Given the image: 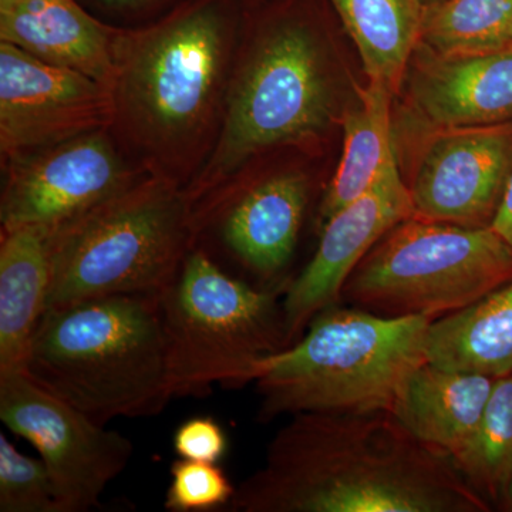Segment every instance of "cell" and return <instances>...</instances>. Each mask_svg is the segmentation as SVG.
<instances>
[{
  "label": "cell",
  "instance_id": "4dcf8cb0",
  "mask_svg": "<svg viewBox=\"0 0 512 512\" xmlns=\"http://www.w3.org/2000/svg\"><path fill=\"white\" fill-rule=\"evenodd\" d=\"M424 5H430V3L439 2V0H423Z\"/></svg>",
  "mask_w": 512,
  "mask_h": 512
},
{
  "label": "cell",
  "instance_id": "9c48e42d",
  "mask_svg": "<svg viewBox=\"0 0 512 512\" xmlns=\"http://www.w3.org/2000/svg\"><path fill=\"white\" fill-rule=\"evenodd\" d=\"M0 420L39 451L59 512L99 507L107 485L133 457L130 439L47 392L22 370L0 373Z\"/></svg>",
  "mask_w": 512,
  "mask_h": 512
},
{
  "label": "cell",
  "instance_id": "d4e9b609",
  "mask_svg": "<svg viewBox=\"0 0 512 512\" xmlns=\"http://www.w3.org/2000/svg\"><path fill=\"white\" fill-rule=\"evenodd\" d=\"M171 483L165 494V510L210 512L228 507L237 488L217 463L178 458L170 468Z\"/></svg>",
  "mask_w": 512,
  "mask_h": 512
},
{
  "label": "cell",
  "instance_id": "9a60e30c",
  "mask_svg": "<svg viewBox=\"0 0 512 512\" xmlns=\"http://www.w3.org/2000/svg\"><path fill=\"white\" fill-rule=\"evenodd\" d=\"M402 93L406 113L400 123L407 131L511 121L512 49L450 56L420 42L407 66Z\"/></svg>",
  "mask_w": 512,
  "mask_h": 512
},
{
  "label": "cell",
  "instance_id": "44dd1931",
  "mask_svg": "<svg viewBox=\"0 0 512 512\" xmlns=\"http://www.w3.org/2000/svg\"><path fill=\"white\" fill-rule=\"evenodd\" d=\"M355 43L367 82L400 96L407 66L421 42L423 0H328Z\"/></svg>",
  "mask_w": 512,
  "mask_h": 512
},
{
  "label": "cell",
  "instance_id": "277c9868",
  "mask_svg": "<svg viewBox=\"0 0 512 512\" xmlns=\"http://www.w3.org/2000/svg\"><path fill=\"white\" fill-rule=\"evenodd\" d=\"M22 372L104 426L117 417L157 416L173 399L160 296L47 309Z\"/></svg>",
  "mask_w": 512,
  "mask_h": 512
},
{
  "label": "cell",
  "instance_id": "e0dca14e",
  "mask_svg": "<svg viewBox=\"0 0 512 512\" xmlns=\"http://www.w3.org/2000/svg\"><path fill=\"white\" fill-rule=\"evenodd\" d=\"M56 227L29 224L0 234V373L22 370L52 282Z\"/></svg>",
  "mask_w": 512,
  "mask_h": 512
},
{
  "label": "cell",
  "instance_id": "ba28073f",
  "mask_svg": "<svg viewBox=\"0 0 512 512\" xmlns=\"http://www.w3.org/2000/svg\"><path fill=\"white\" fill-rule=\"evenodd\" d=\"M512 279V248L493 228L407 218L349 276L342 299L387 316L443 318Z\"/></svg>",
  "mask_w": 512,
  "mask_h": 512
},
{
  "label": "cell",
  "instance_id": "6da1fadb",
  "mask_svg": "<svg viewBox=\"0 0 512 512\" xmlns=\"http://www.w3.org/2000/svg\"><path fill=\"white\" fill-rule=\"evenodd\" d=\"M234 512H487L446 454L392 412L292 414L265 464L235 491Z\"/></svg>",
  "mask_w": 512,
  "mask_h": 512
},
{
  "label": "cell",
  "instance_id": "cb8c5ba5",
  "mask_svg": "<svg viewBox=\"0 0 512 512\" xmlns=\"http://www.w3.org/2000/svg\"><path fill=\"white\" fill-rule=\"evenodd\" d=\"M0 511L59 512L42 458L25 456L0 433Z\"/></svg>",
  "mask_w": 512,
  "mask_h": 512
},
{
  "label": "cell",
  "instance_id": "8992f818",
  "mask_svg": "<svg viewBox=\"0 0 512 512\" xmlns=\"http://www.w3.org/2000/svg\"><path fill=\"white\" fill-rule=\"evenodd\" d=\"M194 247L190 195L147 175L55 228L47 309L114 295L160 296Z\"/></svg>",
  "mask_w": 512,
  "mask_h": 512
},
{
  "label": "cell",
  "instance_id": "2e32d148",
  "mask_svg": "<svg viewBox=\"0 0 512 512\" xmlns=\"http://www.w3.org/2000/svg\"><path fill=\"white\" fill-rule=\"evenodd\" d=\"M117 29L80 0H0V42L109 86Z\"/></svg>",
  "mask_w": 512,
  "mask_h": 512
},
{
  "label": "cell",
  "instance_id": "4fadbf2b",
  "mask_svg": "<svg viewBox=\"0 0 512 512\" xmlns=\"http://www.w3.org/2000/svg\"><path fill=\"white\" fill-rule=\"evenodd\" d=\"M109 84L0 42L2 161L113 123Z\"/></svg>",
  "mask_w": 512,
  "mask_h": 512
},
{
  "label": "cell",
  "instance_id": "7402d4cb",
  "mask_svg": "<svg viewBox=\"0 0 512 512\" xmlns=\"http://www.w3.org/2000/svg\"><path fill=\"white\" fill-rule=\"evenodd\" d=\"M512 0H439L426 5L421 43L441 55L511 49Z\"/></svg>",
  "mask_w": 512,
  "mask_h": 512
},
{
  "label": "cell",
  "instance_id": "d6986e66",
  "mask_svg": "<svg viewBox=\"0 0 512 512\" xmlns=\"http://www.w3.org/2000/svg\"><path fill=\"white\" fill-rule=\"evenodd\" d=\"M427 362L491 379L512 375V279L480 301L431 320Z\"/></svg>",
  "mask_w": 512,
  "mask_h": 512
},
{
  "label": "cell",
  "instance_id": "1f68e13d",
  "mask_svg": "<svg viewBox=\"0 0 512 512\" xmlns=\"http://www.w3.org/2000/svg\"><path fill=\"white\" fill-rule=\"evenodd\" d=\"M511 49H512V33H511Z\"/></svg>",
  "mask_w": 512,
  "mask_h": 512
},
{
  "label": "cell",
  "instance_id": "7c38bea8",
  "mask_svg": "<svg viewBox=\"0 0 512 512\" xmlns=\"http://www.w3.org/2000/svg\"><path fill=\"white\" fill-rule=\"evenodd\" d=\"M414 215L467 228L493 225L512 177V120L407 131Z\"/></svg>",
  "mask_w": 512,
  "mask_h": 512
},
{
  "label": "cell",
  "instance_id": "ffe728a7",
  "mask_svg": "<svg viewBox=\"0 0 512 512\" xmlns=\"http://www.w3.org/2000/svg\"><path fill=\"white\" fill-rule=\"evenodd\" d=\"M357 104L340 114L343 153L319 207L320 225L365 194L397 158L392 104L382 84L356 86Z\"/></svg>",
  "mask_w": 512,
  "mask_h": 512
},
{
  "label": "cell",
  "instance_id": "603a6c76",
  "mask_svg": "<svg viewBox=\"0 0 512 512\" xmlns=\"http://www.w3.org/2000/svg\"><path fill=\"white\" fill-rule=\"evenodd\" d=\"M451 460L488 503L505 505L512 483V375L494 380L476 431Z\"/></svg>",
  "mask_w": 512,
  "mask_h": 512
},
{
  "label": "cell",
  "instance_id": "5b68a950",
  "mask_svg": "<svg viewBox=\"0 0 512 512\" xmlns=\"http://www.w3.org/2000/svg\"><path fill=\"white\" fill-rule=\"evenodd\" d=\"M424 316L387 318L333 305L305 333L266 357L255 379L259 419L305 412H392L404 384L427 362Z\"/></svg>",
  "mask_w": 512,
  "mask_h": 512
},
{
  "label": "cell",
  "instance_id": "7a4b0ae2",
  "mask_svg": "<svg viewBox=\"0 0 512 512\" xmlns=\"http://www.w3.org/2000/svg\"><path fill=\"white\" fill-rule=\"evenodd\" d=\"M242 0H187L153 22L117 29L113 123L124 154L187 190L224 126Z\"/></svg>",
  "mask_w": 512,
  "mask_h": 512
},
{
  "label": "cell",
  "instance_id": "484cf974",
  "mask_svg": "<svg viewBox=\"0 0 512 512\" xmlns=\"http://www.w3.org/2000/svg\"><path fill=\"white\" fill-rule=\"evenodd\" d=\"M173 446L181 458L218 464L227 454L228 436L214 417H192L175 430Z\"/></svg>",
  "mask_w": 512,
  "mask_h": 512
},
{
  "label": "cell",
  "instance_id": "f1b7e54d",
  "mask_svg": "<svg viewBox=\"0 0 512 512\" xmlns=\"http://www.w3.org/2000/svg\"><path fill=\"white\" fill-rule=\"evenodd\" d=\"M262 2H264V0H242V5H244L245 9H251Z\"/></svg>",
  "mask_w": 512,
  "mask_h": 512
},
{
  "label": "cell",
  "instance_id": "5bb4252c",
  "mask_svg": "<svg viewBox=\"0 0 512 512\" xmlns=\"http://www.w3.org/2000/svg\"><path fill=\"white\" fill-rule=\"evenodd\" d=\"M413 215L412 197L397 161L365 194L325 222L315 255L286 285L282 311L289 346L316 315L342 299L349 276L377 242Z\"/></svg>",
  "mask_w": 512,
  "mask_h": 512
},
{
  "label": "cell",
  "instance_id": "3957f363",
  "mask_svg": "<svg viewBox=\"0 0 512 512\" xmlns=\"http://www.w3.org/2000/svg\"><path fill=\"white\" fill-rule=\"evenodd\" d=\"M316 0L245 9L214 153L187 188L192 204L266 151L308 148L338 121V87Z\"/></svg>",
  "mask_w": 512,
  "mask_h": 512
},
{
  "label": "cell",
  "instance_id": "83f0119b",
  "mask_svg": "<svg viewBox=\"0 0 512 512\" xmlns=\"http://www.w3.org/2000/svg\"><path fill=\"white\" fill-rule=\"evenodd\" d=\"M491 228L512 248V177Z\"/></svg>",
  "mask_w": 512,
  "mask_h": 512
},
{
  "label": "cell",
  "instance_id": "4316f807",
  "mask_svg": "<svg viewBox=\"0 0 512 512\" xmlns=\"http://www.w3.org/2000/svg\"><path fill=\"white\" fill-rule=\"evenodd\" d=\"M187 0H80L84 8L117 28H134L153 22Z\"/></svg>",
  "mask_w": 512,
  "mask_h": 512
},
{
  "label": "cell",
  "instance_id": "f546056e",
  "mask_svg": "<svg viewBox=\"0 0 512 512\" xmlns=\"http://www.w3.org/2000/svg\"><path fill=\"white\" fill-rule=\"evenodd\" d=\"M505 507H507L508 510L512 511V483H511L510 491H508L507 501H505Z\"/></svg>",
  "mask_w": 512,
  "mask_h": 512
},
{
  "label": "cell",
  "instance_id": "30bf717a",
  "mask_svg": "<svg viewBox=\"0 0 512 512\" xmlns=\"http://www.w3.org/2000/svg\"><path fill=\"white\" fill-rule=\"evenodd\" d=\"M312 180L298 168L258 175L245 165L194 204L195 247L278 281L298 247Z\"/></svg>",
  "mask_w": 512,
  "mask_h": 512
},
{
  "label": "cell",
  "instance_id": "8fae6325",
  "mask_svg": "<svg viewBox=\"0 0 512 512\" xmlns=\"http://www.w3.org/2000/svg\"><path fill=\"white\" fill-rule=\"evenodd\" d=\"M2 228L59 227L147 177L110 128L2 161Z\"/></svg>",
  "mask_w": 512,
  "mask_h": 512
},
{
  "label": "cell",
  "instance_id": "52a82bcc",
  "mask_svg": "<svg viewBox=\"0 0 512 512\" xmlns=\"http://www.w3.org/2000/svg\"><path fill=\"white\" fill-rule=\"evenodd\" d=\"M286 285L254 288L192 248L160 295L171 396L255 382L266 357L289 348L279 302Z\"/></svg>",
  "mask_w": 512,
  "mask_h": 512
},
{
  "label": "cell",
  "instance_id": "ac0fdd59",
  "mask_svg": "<svg viewBox=\"0 0 512 512\" xmlns=\"http://www.w3.org/2000/svg\"><path fill=\"white\" fill-rule=\"evenodd\" d=\"M494 380L426 362L404 384L392 413L424 446L453 457L476 431Z\"/></svg>",
  "mask_w": 512,
  "mask_h": 512
}]
</instances>
